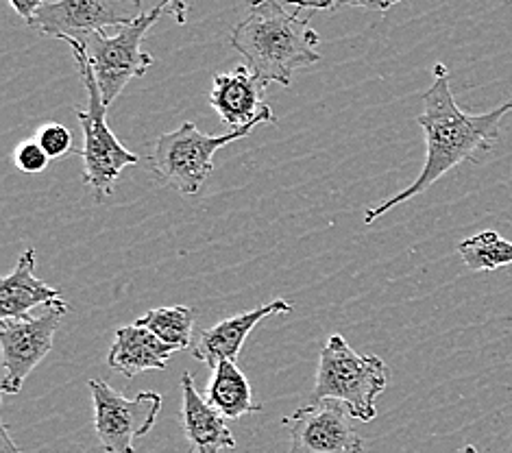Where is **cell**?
<instances>
[{"label": "cell", "mask_w": 512, "mask_h": 453, "mask_svg": "<svg viewBox=\"0 0 512 453\" xmlns=\"http://www.w3.org/2000/svg\"><path fill=\"white\" fill-rule=\"evenodd\" d=\"M432 75L434 81L430 90L421 96L423 112L417 116L419 127L425 133V149H428L421 175L406 190L397 192L395 197L367 207L364 225L375 223L377 218L395 210L397 205L428 192L430 186L456 166L465 162L482 164L502 136L504 118L512 114V99L486 114L462 112L454 99V92H451L445 64H436Z\"/></svg>", "instance_id": "obj_1"}, {"label": "cell", "mask_w": 512, "mask_h": 453, "mask_svg": "<svg viewBox=\"0 0 512 453\" xmlns=\"http://www.w3.org/2000/svg\"><path fill=\"white\" fill-rule=\"evenodd\" d=\"M319 33L310 14H301L297 3H251L247 16L231 31L229 44L245 57V66L260 81L290 88L297 70L321 61Z\"/></svg>", "instance_id": "obj_2"}, {"label": "cell", "mask_w": 512, "mask_h": 453, "mask_svg": "<svg viewBox=\"0 0 512 453\" xmlns=\"http://www.w3.org/2000/svg\"><path fill=\"white\" fill-rule=\"evenodd\" d=\"M388 382L390 369L382 358L360 355L343 336L332 334L321 349L310 403L334 399L343 403L353 419L371 423L377 416L375 401L388 388Z\"/></svg>", "instance_id": "obj_3"}, {"label": "cell", "mask_w": 512, "mask_h": 453, "mask_svg": "<svg viewBox=\"0 0 512 453\" xmlns=\"http://www.w3.org/2000/svg\"><path fill=\"white\" fill-rule=\"evenodd\" d=\"M70 48L79 66L85 92H88V109L77 112L83 131V149L77 151V155L83 159V183L94 190L96 201H103L114 192V183L123 175V170L140 164V157L123 146V142L114 136V131L109 129L107 107L103 103L94 70L88 57H85V48L79 44H72Z\"/></svg>", "instance_id": "obj_4"}, {"label": "cell", "mask_w": 512, "mask_h": 453, "mask_svg": "<svg viewBox=\"0 0 512 453\" xmlns=\"http://www.w3.org/2000/svg\"><path fill=\"white\" fill-rule=\"evenodd\" d=\"M253 129L229 131L223 136H205L194 122L162 133L155 142L149 168L168 188L181 194H197L214 170V155L223 146L245 140Z\"/></svg>", "instance_id": "obj_5"}, {"label": "cell", "mask_w": 512, "mask_h": 453, "mask_svg": "<svg viewBox=\"0 0 512 453\" xmlns=\"http://www.w3.org/2000/svg\"><path fill=\"white\" fill-rule=\"evenodd\" d=\"M168 14V3H162L146 11L129 27L120 29L116 35L96 33L85 46V57L94 70L96 83L103 96L105 107L112 105L133 79H142L155 59L142 51V40L153 24Z\"/></svg>", "instance_id": "obj_6"}, {"label": "cell", "mask_w": 512, "mask_h": 453, "mask_svg": "<svg viewBox=\"0 0 512 453\" xmlns=\"http://www.w3.org/2000/svg\"><path fill=\"white\" fill-rule=\"evenodd\" d=\"M146 11L138 0H62V3H42L31 27L46 38L64 40L70 46H88L96 33L109 27L125 29Z\"/></svg>", "instance_id": "obj_7"}, {"label": "cell", "mask_w": 512, "mask_h": 453, "mask_svg": "<svg viewBox=\"0 0 512 453\" xmlns=\"http://www.w3.org/2000/svg\"><path fill=\"white\" fill-rule=\"evenodd\" d=\"M94 401V427L107 453H136L133 440L153 430L164 399L160 393H140L127 399L103 379H90Z\"/></svg>", "instance_id": "obj_8"}, {"label": "cell", "mask_w": 512, "mask_h": 453, "mask_svg": "<svg viewBox=\"0 0 512 453\" xmlns=\"http://www.w3.org/2000/svg\"><path fill=\"white\" fill-rule=\"evenodd\" d=\"M68 314V303L59 299L46 305L40 316L27 321H0V353H3V395H18L35 366L53 349L57 329Z\"/></svg>", "instance_id": "obj_9"}, {"label": "cell", "mask_w": 512, "mask_h": 453, "mask_svg": "<svg viewBox=\"0 0 512 453\" xmlns=\"http://www.w3.org/2000/svg\"><path fill=\"white\" fill-rule=\"evenodd\" d=\"M340 401L308 403L282 421L290 432L286 453H364V443Z\"/></svg>", "instance_id": "obj_10"}, {"label": "cell", "mask_w": 512, "mask_h": 453, "mask_svg": "<svg viewBox=\"0 0 512 453\" xmlns=\"http://www.w3.org/2000/svg\"><path fill=\"white\" fill-rule=\"evenodd\" d=\"M264 94L266 83L255 77L247 66H238L214 77L210 105L231 131L253 129L260 122L275 125L277 116L264 103Z\"/></svg>", "instance_id": "obj_11"}, {"label": "cell", "mask_w": 512, "mask_h": 453, "mask_svg": "<svg viewBox=\"0 0 512 453\" xmlns=\"http://www.w3.org/2000/svg\"><path fill=\"white\" fill-rule=\"evenodd\" d=\"M290 312H292L290 301L275 299L271 303L260 305V308L255 310L229 316L218 325L205 329V332L199 336V340L194 342L192 355L199 362L210 366L212 371L223 362H236L242 345H245V340L249 338L255 325H260L268 316L290 314Z\"/></svg>", "instance_id": "obj_12"}, {"label": "cell", "mask_w": 512, "mask_h": 453, "mask_svg": "<svg viewBox=\"0 0 512 453\" xmlns=\"http://www.w3.org/2000/svg\"><path fill=\"white\" fill-rule=\"evenodd\" d=\"M181 425L194 453H223L236 449V438L218 414L194 388L190 373L181 375Z\"/></svg>", "instance_id": "obj_13"}, {"label": "cell", "mask_w": 512, "mask_h": 453, "mask_svg": "<svg viewBox=\"0 0 512 453\" xmlns=\"http://www.w3.org/2000/svg\"><path fill=\"white\" fill-rule=\"evenodd\" d=\"M35 260H38V253L35 249H27L18 257L14 273L0 281V316H3V321H27L31 318V310L62 299L57 288L35 277Z\"/></svg>", "instance_id": "obj_14"}, {"label": "cell", "mask_w": 512, "mask_h": 453, "mask_svg": "<svg viewBox=\"0 0 512 453\" xmlns=\"http://www.w3.org/2000/svg\"><path fill=\"white\" fill-rule=\"evenodd\" d=\"M177 349L164 345L149 329L133 325L120 327L114 345L107 353V366L114 373L133 379L144 371H164L166 364Z\"/></svg>", "instance_id": "obj_15"}, {"label": "cell", "mask_w": 512, "mask_h": 453, "mask_svg": "<svg viewBox=\"0 0 512 453\" xmlns=\"http://www.w3.org/2000/svg\"><path fill=\"white\" fill-rule=\"evenodd\" d=\"M205 401L229 421H240L249 414L262 412L260 403L253 401L249 379L236 362H223L212 371V379L205 388Z\"/></svg>", "instance_id": "obj_16"}, {"label": "cell", "mask_w": 512, "mask_h": 453, "mask_svg": "<svg viewBox=\"0 0 512 453\" xmlns=\"http://www.w3.org/2000/svg\"><path fill=\"white\" fill-rule=\"evenodd\" d=\"M136 325L149 329V332L160 338L164 345L173 347L177 351H186L192 345L194 312L186 308V305L149 310L144 316L138 318Z\"/></svg>", "instance_id": "obj_17"}, {"label": "cell", "mask_w": 512, "mask_h": 453, "mask_svg": "<svg viewBox=\"0 0 512 453\" xmlns=\"http://www.w3.org/2000/svg\"><path fill=\"white\" fill-rule=\"evenodd\" d=\"M458 255L469 271H497L512 266V242L493 229L480 231L458 244Z\"/></svg>", "instance_id": "obj_18"}, {"label": "cell", "mask_w": 512, "mask_h": 453, "mask_svg": "<svg viewBox=\"0 0 512 453\" xmlns=\"http://www.w3.org/2000/svg\"><path fill=\"white\" fill-rule=\"evenodd\" d=\"M38 144L44 149V153L51 159L64 157L66 153L75 151L72 149V133L59 122H48L38 131Z\"/></svg>", "instance_id": "obj_19"}, {"label": "cell", "mask_w": 512, "mask_h": 453, "mask_svg": "<svg viewBox=\"0 0 512 453\" xmlns=\"http://www.w3.org/2000/svg\"><path fill=\"white\" fill-rule=\"evenodd\" d=\"M48 162H51V157L44 153L38 140L24 142L16 149V166H18V170H22V173L40 175L42 170H46Z\"/></svg>", "instance_id": "obj_20"}, {"label": "cell", "mask_w": 512, "mask_h": 453, "mask_svg": "<svg viewBox=\"0 0 512 453\" xmlns=\"http://www.w3.org/2000/svg\"><path fill=\"white\" fill-rule=\"evenodd\" d=\"M42 3H44V0H9V7L18 11L20 18H24V22H27L31 27L33 20H35V14H38V9L42 7Z\"/></svg>", "instance_id": "obj_21"}, {"label": "cell", "mask_w": 512, "mask_h": 453, "mask_svg": "<svg viewBox=\"0 0 512 453\" xmlns=\"http://www.w3.org/2000/svg\"><path fill=\"white\" fill-rule=\"evenodd\" d=\"M0 434H3V447H0V453H22V451L16 447L14 440H11V434H9V430H7V425L0 427Z\"/></svg>", "instance_id": "obj_22"}, {"label": "cell", "mask_w": 512, "mask_h": 453, "mask_svg": "<svg viewBox=\"0 0 512 453\" xmlns=\"http://www.w3.org/2000/svg\"><path fill=\"white\" fill-rule=\"evenodd\" d=\"M460 453H478V449H475L473 445H467V447L460 449Z\"/></svg>", "instance_id": "obj_23"}]
</instances>
